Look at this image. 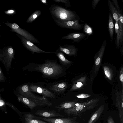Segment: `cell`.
I'll list each match as a JSON object with an SVG mask.
<instances>
[{"label": "cell", "instance_id": "cell-1", "mask_svg": "<svg viewBox=\"0 0 123 123\" xmlns=\"http://www.w3.org/2000/svg\"><path fill=\"white\" fill-rule=\"evenodd\" d=\"M30 71H35L41 73L45 78H55L61 76L64 71L62 67L56 61L46 60L42 64L30 63L24 68Z\"/></svg>", "mask_w": 123, "mask_h": 123}, {"label": "cell", "instance_id": "cell-2", "mask_svg": "<svg viewBox=\"0 0 123 123\" xmlns=\"http://www.w3.org/2000/svg\"><path fill=\"white\" fill-rule=\"evenodd\" d=\"M49 10L54 20L67 21L76 20V15L74 11L61 6L52 4Z\"/></svg>", "mask_w": 123, "mask_h": 123}, {"label": "cell", "instance_id": "cell-3", "mask_svg": "<svg viewBox=\"0 0 123 123\" xmlns=\"http://www.w3.org/2000/svg\"><path fill=\"white\" fill-rule=\"evenodd\" d=\"M18 94L30 100L35 103L37 106H50L52 103L43 96H39L33 94L30 90L28 85L24 84L16 88Z\"/></svg>", "mask_w": 123, "mask_h": 123}, {"label": "cell", "instance_id": "cell-4", "mask_svg": "<svg viewBox=\"0 0 123 123\" xmlns=\"http://www.w3.org/2000/svg\"><path fill=\"white\" fill-rule=\"evenodd\" d=\"M98 101L96 99H92L88 102L78 103L74 107L64 110L63 111L69 115L80 117L82 113L93 109L97 105Z\"/></svg>", "mask_w": 123, "mask_h": 123}, {"label": "cell", "instance_id": "cell-5", "mask_svg": "<svg viewBox=\"0 0 123 123\" xmlns=\"http://www.w3.org/2000/svg\"><path fill=\"white\" fill-rule=\"evenodd\" d=\"M14 59V51L12 47L0 51V61L5 66L7 74L12 68V62Z\"/></svg>", "mask_w": 123, "mask_h": 123}, {"label": "cell", "instance_id": "cell-6", "mask_svg": "<svg viewBox=\"0 0 123 123\" xmlns=\"http://www.w3.org/2000/svg\"><path fill=\"white\" fill-rule=\"evenodd\" d=\"M4 23L10 27L12 31L20 35L33 43H40L38 40L34 36L25 30L21 28L16 24L8 22Z\"/></svg>", "mask_w": 123, "mask_h": 123}, {"label": "cell", "instance_id": "cell-7", "mask_svg": "<svg viewBox=\"0 0 123 123\" xmlns=\"http://www.w3.org/2000/svg\"><path fill=\"white\" fill-rule=\"evenodd\" d=\"M28 85L30 90L31 92L41 94L45 98H54L55 97L54 93L42 86L34 83Z\"/></svg>", "mask_w": 123, "mask_h": 123}, {"label": "cell", "instance_id": "cell-8", "mask_svg": "<svg viewBox=\"0 0 123 123\" xmlns=\"http://www.w3.org/2000/svg\"><path fill=\"white\" fill-rule=\"evenodd\" d=\"M55 22L58 26L61 27L76 30H81L83 25L80 24L78 20L67 21L54 20Z\"/></svg>", "mask_w": 123, "mask_h": 123}, {"label": "cell", "instance_id": "cell-9", "mask_svg": "<svg viewBox=\"0 0 123 123\" xmlns=\"http://www.w3.org/2000/svg\"><path fill=\"white\" fill-rule=\"evenodd\" d=\"M20 39L24 46L26 49L30 51L32 55H33L35 52L38 53L55 54V52H48L43 50L34 45L32 43L21 36H20Z\"/></svg>", "mask_w": 123, "mask_h": 123}, {"label": "cell", "instance_id": "cell-10", "mask_svg": "<svg viewBox=\"0 0 123 123\" xmlns=\"http://www.w3.org/2000/svg\"><path fill=\"white\" fill-rule=\"evenodd\" d=\"M106 41L103 42L98 52L95 56V62L94 70V75L96 76L100 67L102 58L104 54L106 45Z\"/></svg>", "mask_w": 123, "mask_h": 123}, {"label": "cell", "instance_id": "cell-11", "mask_svg": "<svg viewBox=\"0 0 123 123\" xmlns=\"http://www.w3.org/2000/svg\"><path fill=\"white\" fill-rule=\"evenodd\" d=\"M68 88L67 83L64 81H58L51 83L47 89L58 94H63Z\"/></svg>", "mask_w": 123, "mask_h": 123}, {"label": "cell", "instance_id": "cell-12", "mask_svg": "<svg viewBox=\"0 0 123 123\" xmlns=\"http://www.w3.org/2000/svg\"><path fill=\"white\" fill-rule=\"evenodd\" d=\"M38 118L49 123H75L76 118H47L39 117Z\"/></svg>", "mask_w": 123, "mask_h": 123}, {"label": "cell", "instance_id": "cell-13", "mask_svg": "<svg viewBox=\"0 0 123 123\" xmlns=\"http://www.w3.org/2000/svg\"><path fill=\"white\" fill-rule=\"evenodd\" d=\"M59 46L58 49L62 52L69 56H74L77 53V49L74 45L65 44Z\"/></svg>", "mask_w": 123, "mask_h": 123}, {"label": "cell", "instance_id": "cell-14", "mask_svg": "<svg viewBox=\"0 0 123 123\" xmlns=\"http://www.w3.org/2000/svg\"><path fill=\"white\" fill-rule=\"evenodd\" d=\"M36 115L42 117H63L64 116L57 113L54 110H39L35 113Z\"/></svg>", "mask_w": 123, "mask_h": 123}, {"label": "cell", "instance_id": "cell-15", "mask_svg": "<svg viewBox=\"0 0 123 123\" xmlns=\"http://www.w3.org/2000/svg\"><path fill=\"white\" fill-rule=\"evenodd\" d=\"M86 35L80 32L70 33L66 36L62 37V40L70 39L73 41V43L78 42L84 38Z\"/></svg>", "mask_w": 123, "mask_h": 123}, {"label": "cell", "instance_id": "cell-16", "mask_svg": "<svg viewBox=\"0 0 123 123\" xmlns=\"http://www.w3.org/2000/svg\"><path fill=\"white\" fill-rule=\"evenodd\" d=\"M116 106L119 111V117L121 123H123V93L121 95L117 96Z\"/></svg>", "mask_w": 123, "mask_h": 123}, {"label": "cell", "instance_id": "cell-17", "mask_svg": "<svg viewBox=\"0 0 123 123\" xmlns=\"http://www.w3.org/2000/svg\"><path fill=\"white\" fill-rule=\"evenodd\" d=\"M55 54L58 58L61 64L63 66L68 67L72 63V62L68 60L65 58L63 52L58 49L56 50Z\"/></svg>", "mask_w": 123, "mask_h": 123}, {"label": "cell", "instance_id": "cell-18", "mask_svg": "<svg viewBox=\"0 0 123 123\" xmlns=\"http://www.w3.org/2000/svg\"><path fill=\"white\" fill-rule=\"evenodd\" d=\"M104 109L105 106L104 105L100 106L91 117L87 123H94L99 118Z\"/></svg>", "mask_w": 123, "mask_h": 123}, {"label": "cell", "instance_id": "cell-19", "mask_svg": "<svg viewBox=\"0 0 123 123\" xmlns=\"http://www.w3.org/2000/svg\"><path fill=\"white\" fill-rule=\"evenodd\" d=\"M25 123H49L36 118V117L30 113H27L25 115Z\"/></svg>", "mask_w": 123, "mask_h": 123}, {"label": "cell", "instance_id": "cell-20", "mask_svg": "<svg viewBox=\"0 0 123 123\" xmlns=\"http://www.w3.org/2000/svg\"><path fill=\"white\" fill-rule=\"evenodd\" d=\"M17 97L19 102H21L27 106L31 109L33 110L37 106L34 102L25 97L18 94Z\"/></svg>", "mask_w": 123, "mask_h": 123}, {"label": "cell", "instance_id": "cell-21", "mask_svg": "<svg viewBox=\"0 0 123 123\" xmlns=\"http://www.w3.org/2000/svg\"><path fill=\"white\" fill-rule=\"evenodd\" d=\"M77 104L73 101L63 102L56 106L55 108L59 110H65L74 107L77 105Z\"/></svg>", "mask_w": 123, "mask_h": 123}, {"label": "cell", "instance_id": "cell-22", "mask_svg": "<svg viewBox=\"0 0 123 123\" xmlns=\"http://www.w3.org/2000/svg\"><path fill=\"white\" fill-rule=\"evenodd\" d=\"M108 3L109 8L112 13L113 18L116 22H118V13L119 12L110 0H108Z\"/></svg>", "mask_w": 123, "mask_h": 123}, {"label": "cell", "instance_id": "cell-23", "mask_svg": "<svg viewBox=\"0 0 123 123\" xmlns=\"http://www.w3.org/2000/svg\"><path fill=\"white\" fill-rule=\"evenodd\" d=\"M108 28L109 33L111 40L113 38L114 24L113 18L111 13H109Z\"/></svg>", "mask_w": 123, "mask_h": 123}, {"label": "cell", "instance_id": "cell-24", "mask_svg": "<svg viewBox=\"0 0 123 123\" xmlns=\"http://www.w3.org/2000/svg\"><path fill=\"white\" fill-rule=\"evenodd\" d=\"M42 12L40 10H37L33 13L26 20V22L30 23L33 22L41 14Z\"/></svg>", "mask_w": 123, "mask_h": 123}, {"label": "cell", "instance_id": "cell-25", "mask_svg": "<svg viewBox=\"0 0 123 123\" xmlns=\"http://www.w3.org/2000/svg\"><path fill=\"white\" fill-rule=\"evenodd\" d=\"M84 79L85 78L82 77L79 80L76 82L72 85L70 91H72L82 86L85 82H84Z\"/></svg>", "mask_w": 123, "mask_h": 123}, {"label": "cell", "instance_id": "cell-26", "mask_svg": "<svg viewBox=\"0 0 123 123\" xmlns=\"http://www.w3.org/2000/svg\"><path fill=\"white\" fill-rule=\"evenodd\" d=\"M103 69L105 74L106 77L109 80H111L113 74L110 68L106 66H103Z\"/></svg>", "mask_w": 123, "mask_h": 123}, {"label": "cell", "instance_id": "cell-27", "mask_svg": "<svg viewBox=\"0 0 123 123\" xmlns=\"http://www.w3.org/2000/svg\"><path fill=\"white\" fill-rule=\"evenodd\" d=\"M115 32L117 34L116 39V45L117 47H118L120 44V31L118 22H116L115 26Z\"/></svg>", "mask_w": 123, "mask_h": 123}, {"label": "cell", "instance_id": "cell-28", "mask_svg": "<svg viewBox=\"0 0 123 123\" xmlns=\"http://www.w3.org/2000/svg\"><path fill=\"white\" fill-rule=\"evenodd\" d=\"M84 30L85 32L89 35H91L92 33V28L86 24H85L84 25Z\"/></svg>", "mask_w": 123, "mask_h": 123}, {"label": "cell", "instance_id": "cell-29", "mask_svg": "<svg viewBox=\"0 0 123 123\" xmlns=\"http://www.w3.org/2000/svg\"><path fill=\"white\" fill-rule=\"evenodd\" d=\"M120 31V42L121 43L123 40V25H122L119 22H118Z\"/></svg>", "mask_w": 123, "mask_h": 123}, {"label": "cell", "instance_id": "cell-30", "mask_svg": "<svg viewBox=\"0 0 123 123\" xmlns=\"http://www.w3.org/2000/svg\"><path fill=\"white\" fill-rule=\"evenodd\" d=\"M56 2H62L65 4L66 7H68L71 6L70 3L68 0H53Z\"/></svg>", "mask_w": 123, "mask_h": 123}, {"label": "cell", "instance_id": "cell-31", "mask_svg": "<svg viewBox=\"0 0 123 123\" xmlns=\"http://www.w3.org/2000/svg\"><path fill=\"white\" fill-rule=\"evenodd\" d=\"M6 104L15 111L20 116L21 115L22 113L19 111V110L12 104L10 103L7 102L6 103Z\"/></svg>", "mask_w": 123, "mask_h": 123}, {"label": "cell", "instance_id": "cell-32", "mask_svg": "<svg viewBox=\"0 0 123 123\" xmlns=\"http://www.w3.org/2000/svg\"><path fill=\"white\" fill-rule=\"evenodd\" d=\"M112 4L115 6H114L117 9L118 11L120 13H121V10L118 5L117 0H112Z\"/></svg>", "mask_w": 123, "mask_h": 123}, {"label": "cell", "instance_id": "cell-33", "mask_svg": "<svg viewBox=\"0 0 123 123\" xmlns=\"http://www.w3.org/2000/svg\"><path fill=\"white\" fill-rule=\"evenodd\" d=\"M6 78L3 74L2 70L0 67V82H4L6 80Z\"/></svg>", "mask_w": 123, "mask_h": 123}, {"label": "cell", "instance_id": "cell-34", "mask_svg": "<svg viewBox=\"0 0 123 123\" xmlns=\"http://www.w3.org/2000/svg\"><path fill=\"white\" fill-rule=\"evenodd\" d=\"M91 96L90 94L82 93L77 95L76 97L79 98H84L89 97Z\"/></svg>", "mask_w": 123, "mask_h": 123}, {"label": "cell", "instance_id": "cell-35", "mask_svg": "<svg viewBox=\"0 0 123 123\" xmlns=\"http://www.w3.org/2000/svg\"><path fill=\"white\" fill-rule=\"evenodd\" d=\"M119 79L120 81L122 82L123 87V67H122V68H121L120 71Z\"/></svg>", "mask_w": 123, "mask_h": 123}, {"label": "cell", "instance_id": "cell-36", "mask_svg": "<svg viewBox=\"0 0 123 123\" xmlns=\"http://www.w3.org/2000/svg\"><path fill=\"white\" fill-rule=\"evenodd\" d=\"M16 12L15 10L11 9L5 11V14L8 15H12L15 13Z\"/></svg>", "mask_w": 123, "mask_h": 123}, {"label": "cell", "instance_id": "cell-37", "mask_svg": "<svg viewBox=\"0 0 123 123\" xmlns=\"http://www.w3.org/2000/svg\"><path fill=\"white\" fill-rule=\"evenodd\" d=\"M118 16L119 18V21L123 25V17L122 14L121 13L118 12Z\"/></svg>", "mask_w": 123, "mask_h": 123}, {"label": "cell", "instance_id": "cell-38", "mask_svg": "<svg viewBox=\"0 0 123 123\" xmlns=\"http://www.w3.org/2000/svg\"><path fill=\"white\" fill-rule=\"evenodd\" d=\"M100 0H93L92 1V7L94 9Z\"/></svg>", "mask_w": 123, "mask_h": 123}, {"label": "cell", "instance_id": "cell-39", "mask_svg": "<svg viewBox=\"0 0 123 123\" xmlns=\"http://www.w3.org/2000/svg\"><path fill=\"white\" fill-rule=\"evenodd\" d=\"M107 123H115L114 120L111 116H109L107 119Z\"/></svg>", "mask_w": 123, "mask_h": 123}, {"label": "cell", "instance_id": "cell-40", "mask_svg": "<svg viewBox=\"0 0 123 123\" xmlns=\"http://www.w3.org/2000/svg\"><path fill=\"white\" fill-rule=\"evenodd\" d=\"M40 1L44 4L45 5L48 4V3L46 0H40Z\"/></svg>", "mask_w": 123, "mask_h": 123}, {"label": "cell", "instance_id": "cell-41", "mask_svg": "<svg viewBox=\"0 0 123 123\" xmlns=\"http://www.w3.org/2000/svg\"><path fill=\"white\" fill-rule=\"evenodd\" d=\"M0 99H1V98L0 97Z\"/></svg>", "mask_w": 123, "mask_h": 123}]
</instances>
